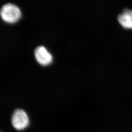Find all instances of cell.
Wrapping results in <instances>:
<instances>
[{
    "label": "cell",
    "mask_w": 132,
    "mask_h": 132,
    "mask_svg": "<svg viewBox=\"0 0 132 132\" xmlns=\"http://www.w3.org/2000/svg\"><path fill=\"white\" fill-rule=\"evenodd\" d=\"M1 16L3 20L8 23H14L19 20L21 13L20 9L13 3H8L1 6Z\"/></svg>",
    "instance_id": "7a4b0ae2"
},
{
    "label": "cell",
    "mask_w": 132,
    "mask_h": 132,
    "mask_svg": "<svg viewBox=\"0 0 132 132\" xmlns=\"http://www.w3.org/2000/svg\"><path fill=\"white\" fill-rule=\"evenodd\" d=\"M11 124L18 131L24 130L30 125V119L26 112L22 109H16L13 111L11 118Z\"/></svg>",
    "instance_id": "6da1fadb"
},
{
    "label": "cell",
    "mask_w": 132,
    "mask_h": 132,
    "mask_svg": "<svg viewBox=\"0 0 132 132\" xmlns=\"http://www.w3.org/2000/svg\"><path fill=\"white\" fill-rule=\"evenodd\" d=\"M34 54L36 60L41 65H47L51 63L52 57L43 46H39L35 48Z\"/></svg>",
    "instance_id": "3957f363"
},
{
    "label": "cell",
    "mask_w": 132,
    "mask_h": 132,
    "mask_svg": "<svg viewBox=\"0 0 132 132\" xmlns=\"http://www.w3.org/2000/svg\"><path fill=\"white\" fill-rule=\"evenodd\" d=\"M118 21L125 29H132V9L125 8L121 13L118 14Z\"/></svg>",
    "instance_id": "277c9868"
}]
</instances>
